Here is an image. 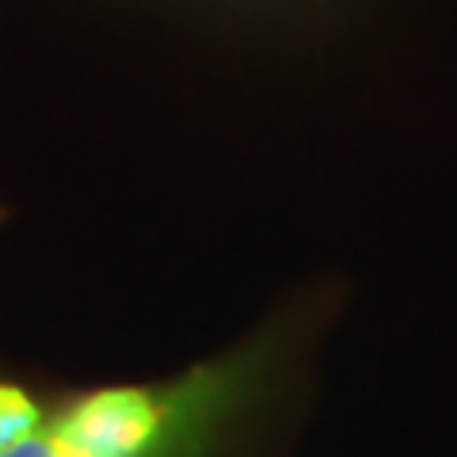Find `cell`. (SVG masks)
Returning <instances> with one entry per match:
<instances>
[{
  "label": "cell",
  "instance_id": "obj_1",
  "mask_svg": "<svg viewBox=\"0 0 457 457\" xmlns=\"http://www.w3.org/2000/svg\"><path fill=\"white\" fill-rule=\"evenodd\" d=\"M42 423H46V411H42L20 385L0 381V450L16 446L27 435H35Z\"/></svg>",
  "mask_w": 457,
  "mask_h": 457
},
{
  "label": "cell",
  "instance_id": "obj_2",
  "mask_svg": "<svg viewBox=\"0 0 457 457\" xmlns=\"http://www.w3.org/2000/svg\"><path fill=\"white\" fill-rule=\"evenodd\" d=\"M0 457H92V453L80 450L77 442H69L46 416V423H42L35 435H27L23 442H16V446H8V450H0Z\"/></svg>",
  "mask_w": 457,
  "mask_h": 457
}]
</instances>
